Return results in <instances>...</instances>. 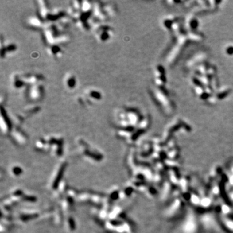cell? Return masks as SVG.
<instances>
[{
  "label": "cell",
  "mask_w": 233,
  "mask_h": 233,
  "mask_svg": "<svg viewBox=\"0 0 233 233\" xmlns=\"http://www.w3.org/2000/svg\"><path fill=\"white\" fill-rule=\"evenodd\" d=\"M225 52L229 55H233V45H228L225 47Z\"/></svg>",
  "instance_id": "6da1fadb"
}]
</instances>
